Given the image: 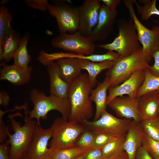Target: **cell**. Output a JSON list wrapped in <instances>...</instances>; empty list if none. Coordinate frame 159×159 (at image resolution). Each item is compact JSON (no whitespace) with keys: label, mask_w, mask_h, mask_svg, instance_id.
Instances as JSON below:
<instances>
[{"label":"cell","mask_w":159,"mask_h":159,"mask_svg":"<svg viewBox=\"0 0 159 159\" xmlns=\"http://www.w3.org/2000/svg\"><path fill=\"white\" fill-rule=\"evenodd\" d=\"M52 46L74 54L89 55L93 54L95 45L88 37L82 35L78 31L72 34H60L53 38Z\"/></svg>","instance_id":"9"},{"label":"cell","mask_w":159,"mask_h":159,"mask_svg":"<svg viewBox=\"0 0 159 159\" xmlns=\"http://www.w3.org/2000/svg\"><path fill=\"white\" fill-rule=\"evenodd\" d=\"M9 97L5 92L2 91L0 93V105L4 106H7L9 104Z\"/></svg>","instance_id":"41"},{"label":"cell","mask_w":159,"mask_h":159,"mask_svg":"<svg viewBox=\"0 0 159 159\" xmlns=\"http://www.w3.org/2000/svg\"><path fill=\"white\" fill-rule=\"evenodd\" d=\"M88 151L76 146L63 149H52L50 156L52 159H73Z\"/></svg>","instance_id":"29"},{"label":"cell","mask_w":159,"mask_h":159,"mask_svg":"<svg viewBox=\"0 0 159 159\" xmlns=\"http://www.w3.org/2000/svg\"><path fill=\"white\" fill-rule=\"evenodd\" d=\"M138 97L131 98L128 96L117 97L108 105L120 117L139 121L138 109Z\"/></svg>","instance_id":"15"},{"label":"cell","mask_w":159,"mask_h":159,"mask_svg":"<svg viewBox=\"0 0 159 159\" xmlns=\"http://www.w3.org/2000/svg\"><path fill=\"white\" fill-rule=\"evenodd\" d=\"M50 80V95L62 98H68L70 84L60 76L56 62H52L47 66Z\"/></svg>","instance_id":"18"},{"label":"cell","mask_w":159,"mask_h":159,"mask_svg":"<svg viewBox=\"0 0 159 159\" xmlns=\"http://www.w3.org/2000/svg\"><path fill=\"white\" fill-rule=\"evenodd\" d=\"M86 152L81 154L73 159H83V157Z\"/></svg>","instance_id":"44"},{"label":"cell","mask_w":159,"mask_h":159,"mask_svg":"<svg viewBox=\"0 0 159 159\" xmlns=\"http://www.w3.org/2000/svg\"><path fill=\"white\" fill-rule=\"evenodd\" d=\"M12 20L11 14L8 9L2 5L0 8V57L2 54L6 40L13 30L11 26Z\"/></svg>","instance_id":"24"},{"label":"cell","mask_w":159,"mask_h":159,"mask_svg":"<svg viewBox=\"0 0 159 159\" xmlns=\"http://www.w3.org/2000/svg\"><path fill=\"white\" fill-rule=\"evenodd\" d=\"M132 119L117 118L107 110L95 121L85 120L81 124L85 129L94 133H102L112 137L120 136L127 133Z\"/></svg>","instance_id":"8"},{"label":"cell","mask_w":159,"mask_h":159,"mask_svg":"<svg viewBox=\"0 0 159 159\" xmlns=\"http://www.w3.org/2000/svg\"><path fill=\"white\" fill-rule=\"evenodd\" d=\"M21 39L14 30L10 33L5 42L3 53L0 57L1 61L4 60L8 61L13 58Z\"/></svg>","instance_id":"26"},{"label":"cell","mask_w":159,"mask_h":159,"mask_svg":"<svg viewBox=\"0 0 159 159\" xmlns=\"http://www.w3.org/2000/svg\"><path fill=\"white\" fill-rule=\"evenodd\" d=\"M55 60L64 58H73L79 59L89 60L93 62H100L105 61H115L119 57L116 52L108 51L103 54H92L89 55L78 54L72 53H55L53 54Z\"/></svg>","instance_id":"23"},{"label":"cell","mask_w":159,"mask_h":159,"mask_svg":"<svg viewBox=\"0 0 159 159\" xmlns=\"http://www.w3.org/2000/svg\"><path fill=\"white\" fill-rule=\"evenodd\" d=\"M155 94L158 103V117H159V90L155 91Z\"/></svg>","instance_id":"43"},{"label":"cell","mask_w":159,"mask_h":159,"mask_svg":"<svg viewBox=\"0 0 159 159\" xmlns=\"http://www.w3.org/2000/svg\"><path fill=\"white\" fill-rule=\"evenodd\" d=\"M24 111V123L22 125L14 118L16 116H21L18 112L8 116L11 127L14 133L10 134L9 126H7V133L10 145L9 155L11 159H22L26 156L37 125V122L30 118L29 115L27 104L25 103Z\"/></svg>","instance_id":"2"},{"label":"cell","mask_w":159,"mask_h":159,"mask_svg":"<svg viewBox=\"0 0 159 159\" xmlns=\"http://www.w3.org/2000/svg\"><path fill=\"white\" fill-rule=\"evenodd\" d=\"M142 146L153 159H159V142L150 137L144 132Z\"/></svg>","instance_id":"32"},{"label":"cell","mask_w":159,"mask_h":159,"mask_svg":"<svg viewBox=\"0 0 159 159\" xmlns=\"http://www.w3.org/2000/svg\"><path fill=\"white\" fill-rule=\"evenodd\" d=\"M117 15V11H110L104 4L101 5L97 23L88 37L94 42L105 39L112 32Z\"/></svg>","instance_id":"14"},{"label":"cell","mask_w":159,"mask_h":159,"mask_svg":"<svg viewBox=\"0 0 159 159\" xmlns=\"http://www.w3.org/2000/svg\"><path fill=\"white\" fill-rule=\"evenodd\" d=\"M138 109L140 122L158 117V105L155 91L138 97Z\"/></svg>","instance_id":"19"},{"label":"cell","mask_w":159,"mask_h":159,"mask_svg":"<svg viewBox=\"0 0 159 159\" xmlns=\"http://www.w3.org/2000/svg\"><path fill=\"white\" fill-rule=\"evenodd\" d=\"M119 33L113 41L109 44L97 45L108 51H115L121 57L129 55L141 47L133 21L130 17L128 20L119 19L117 22Z\"/></svg>","instance_id":"5"},{"label":"cell","mask_w":159,"mask_h":159,"mask_svg":"<svg viewBox=\"0 0 159 159\" xmlns=\"http://www.w3.org/2000/svg\"><path fill=\"white\" fill-rule=\"evenodd\" d=\"M102 148L92 149L87 152L83 159H104Z\"/></svg>","instance_id":"36"},{"label":"cell","mask_w":159,"mask_h":159,"mask_svg":"<svg viewBox=\"0 0 159 159\" xmlns=\"http://www.w3.org/2000/svg\"><path fill=\"white\" fill-rule=\"evenodd\" d=\"M25 2L29 7L43 11L48 10L50 4L47 0H26Z\"/></svg>","instance_id":"35"},{"label":"cell","mask_w":159,"mask_h":159,"mask_svg":"<svg viewBox=\"0 0 159 159\" xmlns=\"http://www.w3.org/2000/svg\"><path fill=\"white\" fill-rule=\"evenodd\" d=\"M126 134L118 137H113L104 147L102 152L104 159L108 158L124 151L123 145Z\"/></svg>","instance_id":"27"},{"label":"cell","mask_w":159,"mask_h":159,"mask_svg":"<svg viewBox=\"0 0 159 159\" xmlns=\"http://www.w3.org/2000/svg\"><path fill=\"white\" fill-rule=\"evenodd\" d=\"M29 37L25 36L21 38L19 44L14 55V64L19 67L26 68L31 61V57L28 54L27 45Z\"/></svg>","instance_id":"25"},{"label":"cell","mask_w":159,"mask_h":159,"mask_svg":"<svg viewBox=\"0 0 159 159\" xmlns=\"http://www.w3.org/2000/svg\"><path fill=\"white\" fill-rule=\"evenodd\" d=\"M56 61L60 76L68 83L71 84L82 74L79 59L68 57Z\"/></svg>","instance_id":"21"},{"label":"cell","mask_w":159,"mask_h":159,"mask_svg":"<svg viewBox=\"0 0 159 159\" xmlns=\"http://www.w3.org/2000/svg\"><path fill=\"white\" fill-rule=\"evenodd\" d=\"M144 5L141 6L135 0H134L138 13L141 15L143 20H147L153 15L159 16V10L156 6V0H146L144 1Z\"/></svg>","instance_id":"30"},{"label":"cell","mask_w":159,"mask_h":159,"mask_svg":"<svg viewBox=\"0 0 159 159\" xmlns=\"http://www.w3.org/2000/svg\"><path fill=\"white\" fill-rule=\"evenodd\" d=\"M40 159H52V158L51 156H49L40 158Z\"/></svg>","instance_id":"45"},{"label":"cell","mask_w":159,"mask_h":159,"mask_svg":"<svg viewBox=\"0 0 159 159\" xmlns=\"http://www.w3.org/2000/svg\"><path fill=\"white\" fill-rule=\"evenodd\" d=\"M22 159H28V158H27V157L26 156Z\"/></svg>","instance_id":"46"},{"label":"cell","mask_w":159,"mask_h":159,"mask_svg":"<svg viewBox=\"0 0 159 159\" xmlns=\"http://www.w3.org/2000/svg\"><path fill=\"white\" fill-rule=\"evenodd\" d=\"M130 17L133 21L139 41L142 45L143 55L149 63L153 53L159 49V26H154L149 29L144 25L137 17L133 7L134 0H125Z\"/></svg>","instance_id":"7"},{"label":"cell","mask_w":159,"mask_h":159,"mask_svg":"<svg viewBox=\"0 0 159 159\" xmlns=\"http://www.w3.org/2000/svg\"><path fill=\"white\" fill-rule=\"evenodd\" d=\"M153 57L154 59V63L153 66H150L149 70L152 75L159 76V49L153 53Z\"/></svg>","instance_id":"37"},{"label":"cell","mask_w":159,"mask_h":159,"mask_svg":"<svg viewBox=\"0 0 159 159\" xmlns=\"http://www.w3.org/2000/svg\"><path fill=\"white\" fill-rule=\"evenodd\" d=\"M105 159H129V158L127 153L124 150L113 156Z\"/></svg>","instance_id":"42"},{"label":"cell","mask_w":159,"mask_h":159,"mask_svg":"<svg viewBox=\"0 0 159 159\" xmlns=\"http://www.w3.org/2000/svg\"><path fill=\"white\" fill-rule=\"evenodd\" d=\"M79 59L81 69L87 70L88 73L89 78L93 88L95 87L97 82V78L98 75L102 71L111 68L114 63V61H111L95 62Z\"/></svg>","instance_id":"22"},{"label":"cell","mask_w":159,"mask_h":159,"mask_svg":"<svg viewBox=\"0 0 159 159\" xmlns=\"http://www.w3.org/2000/svg\"><path fill=\"white\" fill-rule=\"evenodd\" d=\"M88 74H82L71 84L68 98L70 104V121L81 123L93 115L90 94L92 89Z\"/></svg>","instance_id":"1"},{"label":"cell","mask_w":159,"mask_h":159,"mask_svg":"<svg viewBox=\"0 0 159 159\" xmlns=\"http://www.w3.org/2000/svg\"><path fill=\"white\" fill-rule=\"evenodd\" d=\"M100 0H85L78 8V31L83 36L88 37L97 24L101 5Z\"/></svg>","instance_id":"11"},{"label":"cell","mask_w":159,"mask_h":159,"mask_svg":"<svg viewBox=\"0 0 159 159\" xmlns=\"http://www.w3.org/2000/svg\"><path fill=\"white\" fill-rule=\"evenodd\" d=\"M30 99L33 107L32 110H29V115L30 118L37 120V125L40 124V119L46 120L48 113L52 110L59 111L63 118L68 120L71 109L68 98H60L51 95L47 96L42 91L34 88L30 93Z\"/></svg>","instance_id":"3"},{"label":"cell","mask_w":159,"mask_h":159,"mask_svg":"<svg viewBox=\"0 0 159 159\" xmlns=\"http://www.w3.org/2000/svg\"><path fill=\"white\" fill-rule=\"evenodd\" d=\"M144 81L139 88L137 93V97L148 92L159 90V76L152 75L149 68L145 70Z\"/></svg>","instance_id":"28"},{"label":"cell","mask_w":159,"mask_h":159,"mask_svg":"<svg viewBox=\"0 0 159 159\" xmlns=\"http://www.w3.org/2000/svg\"><path fill=\"white\" fill-rule=\"evenodd\" d=\"M145 70H139L133 73L127 79L119 85L109 88L107 104L117 97L127 95L131 98H137L138 91L145 79Z\"/></svg>","instance_id":"12"},{"label":"cell","mask_w":159,"mask_h":159,"mask_svg":"<svg viewBox=\"0 0 159 159\" xmlns=\"http://www.w3.org/2000/svg\"><path fill=\"white\" fill-rule=\"evenodd\" d=\"M0 80L8 81L16 85H21L30 80L32 67L29 66L23 68L14 64L8 65L5 63L1 64Z\"/></svg>","instance_id":"16"},{"label":"cell","mask_w":159,"mask_h":159,"mask_svg":"<svg viewBox=\"0 0 159 159\" xmlns=\"http://www.w3.org/2000/svg\"><path fill=\"white\" fill-rule=\"evenodd\" d=\"M140 122L144 132L159 142V117L143 120Z\"/></svg>","instance_id":"31"},{"label":"cell","mask_w":159,"mask_h":159,"mask_svg":"<svg viewBox=\"0 0 159 159\" xmlns=\"http://www.w3.org/2000/svg\"><path fill=\"white\" fill-rule=\"evenodd\" d=\"M48 10L56 19L60 34L74 33L79 29L78 7L64 3H56L49 5Z\"/></svg>","instance_id":"10"},{"label":"cell","mask_w":159,"mask_h":159,"mask_svg":"<svg viewBox=\"0 0 159 159\" xmlns=\"http://www.w3.org/2000/svg\"><path fill=\"white\" fill-rule=\"evenodd\" d=\"M143 133L140 122L132 120L123 145L124 150L127 153L129 159H135L137 150L142 146Z\"/></svg>","instance_id":"17"},{"label":"cell","mask_w":159,"mask_h":159,"mask_svg":"<svg viewBox=\"0 0 159 159\" xmlns=\"http://www.w3.org/2000/svg\"><path fill=\"white\" fill-rule=\"evenodd\" d=\"M52 138L50 128L44 129L37 125L33 137L26 155L28 159H40L50 156L52 149L48 147Z\"/></svg>","instance_id":"13"},{"label":"cell","mask_w":159,"mask_h":159,"mask_svg":"<svg viewBox=\"0 0 159 159\" xmlns=\"http://www.w3.org/2000/svg\"><path fill=\"white\" fill-rule=\"evenodd\" d=\"M52 140L50 148L52 150L63 149L75 146L79 137L85 130L80 123L57 117L50 127Z\"/></svg>","instance_id":"6"},{"label":"cell","mask_w":159,"mask_h":159,"mask_svg":"<svg viewBox=\"0 0 159 159\" xmlns=\"http://www.w3.org/2000/svg\"><path fill=\"white\" fill-rule=\"evenodd\" d=\"M108 9L112 11H117L116 8L120 4L121 1L120 0H102Z\"/></svg>","instance_id":"39"},{"label":"cell","mask_w":159,"mask_h":159,"mask_svg":"<svg viewBox=\"0 0 159 159\" xmlns=\"http://www.w3.org/2000/svg\"><path fill=\"white\" fill-rule=\"evenodd\" d=\"M10 145L7 140L0 145V159H11L9 155Z\"/></svg>","instance_id":"38"},{"label":"cell","mask_w":159,"mask_h":159,"mask_svg":"<svg viewBox=\"0 0 159 159\" xmlns=\"http://www.w3.org/2000/svg\"><path fill=\"white\" fill-rule=\"evenodd\" d=\"M135 159H153L147 151L142 146L137 150L135 156Z\"/></svg>","instance_id":"40"},{"label":"cell","mask_w":159,"mask_h":159,"mask_svg":"<svg viewBox=\"0 0 159 159\" xmlns=\"http://www.w3.org/2000/svg\"><path fill=\"white\" fill-rule=\"evenodd\" d=\"M150 66L143 55L142 47L129 55L124 57L119 56L114 61L112 67L105 73L109 77V88L121 84L136 71L145 70Z\"/></svg>","instance_id":"4"},{"label":"cell","mask_w":159,"mask_h":159,"mask_svg":"<svg viewBox=\"0 0 159 159\" xmlns=\"http://www.w3.org/2000/svg\"><path fill=\"white\" fill-rule=\"evenodd\" d=\"M95 134L93 149L103 148L113 137L104 133H97Z\"/></svg>","instance_id":"34"},{"label":"cell","mask_w":159,"mask_h":159,"mask_svg":"<svg viewBox=\"0 0 159 159\" xmlns=\"http://www.w3.org/2000/svg\"><path fill=\"white\" fill-rule=\"evenodd\" d=\"M109 87V77L106 75L103 81L99 83L95 88L92 89L90 98L95 103L96 111L93 121L99 119L102 114L106 111L107 91Z\"/></svg>","instance_id":"20"},{"label":"cell","mask_w":159,"mask_h":159,"mask_svg":"<svg viewBox=\"0 0 159 159\" xmlns=\"http://www.w3.org/2000/svg\"><path fill=\"white\" fill-rule=\"evenodd\" d=\"M95 135V133L91 131L85 129L78 139L75 146L86 150L92 149Z\"/></svg>","instance_id":"33"}]
</instances>
